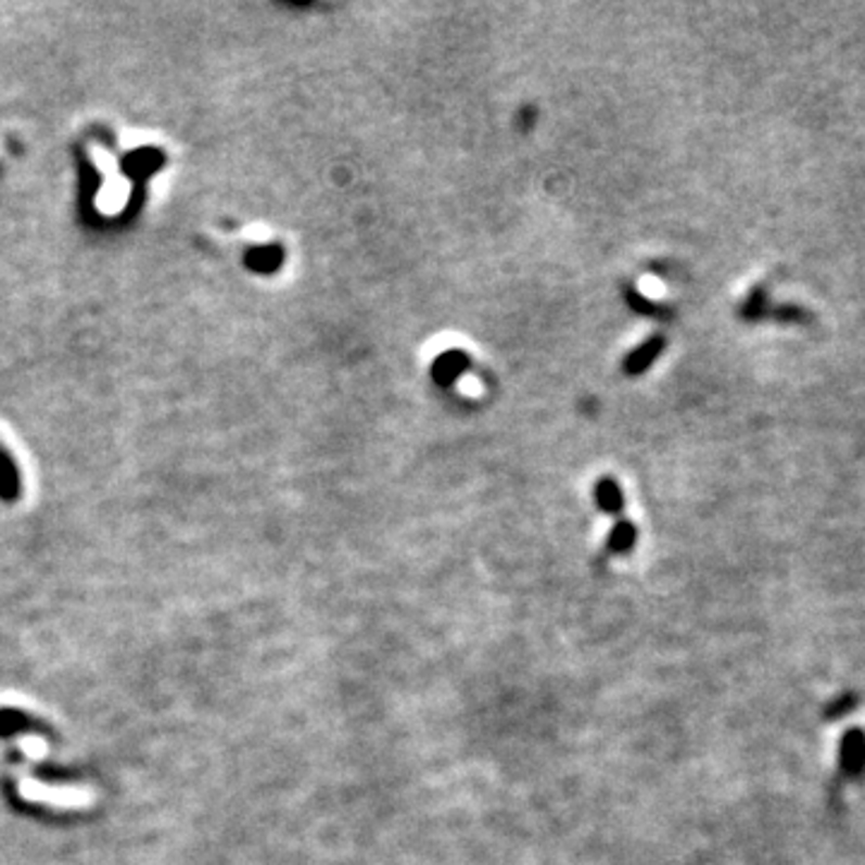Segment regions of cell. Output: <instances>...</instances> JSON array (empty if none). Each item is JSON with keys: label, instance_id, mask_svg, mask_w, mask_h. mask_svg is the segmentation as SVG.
<instances>
[{"label": "cell", "instance_id": "1", "mask_svg": "<svg viewBox=\"0 0 865 865\" xmlns=\"http://www.w3.org/2000/svg\"><path fill=\"white\" fill-rule=\"evenodd\" d=\"M469 368H471V358L467 352L449 349V352H443L441 356H435V361L431 366V378L435 385L453 387Z\"/></svg>", "mask_w": 865, "mask_h": 865}, {"label": "cell", "instance_id": "2", "mask_svg": "<svg viewBox=\"0 0 865 865\" xmlns=\"http://www.w3.org/2000/svg\"><path fill=\"white\" fill-rule=\"evenodd\" d=\"M287 260V253L279 243H267V245H255L245 253V265H249L253 272L257 275H275L282 269Z\"/></svg>", "mask_w": 865, "mask_h": 865}, {"label": "cell", "instance_id": "3", "mask_svg": "<svg viewBox=\"0 0 865 865\" xmlns=\"http://www.w3.org/2000/svg\"><path fill=\"white\" fill-rule=\"evenodd\" d=\"M661 352H664V340H661V336H651V340H647L645 344H639L637 349L625 356L623 361L625 376H643L645 370L657 361Z\"/></svg>", "mask_w": 865, "mask_h": 865}, {"label": "cell", "instance_id": "4", "mask_svg": "<svg viewBox=\"0 0 865 865\" xmlns=\"http://www.w3.org/2000/svg\"><path fill=\"white\" fill-rule=\"evenodd\" d=\"M637 544V526L625 520V517H618L613 522L609 538H606V548H603V556H625L631 554Z\"/></svg>", "mask_w": 865, "mask_h": 865}, {"label": "cell", "instance_id": "5", "mask_svg": "<svg viewBox=\"0 0 865 865\" xmlns=\"http://www.w3.org/2000/svg\"><path fill=\"white\" fill-rule=\"evenodd\" d=\"M594 503H597V508L601 512L611 517H621L625 508V498L613 476H601L597 483H594Z\"/></svg>", "mask_w": 865, "mask_h": 865}, {"label": "cell", "instance_id": "6", "mask_svg": "<svg viewBox=\"0 0 865 865\" xmlns=\"http://www.w3.org/2000/svg\"><path fill=\"white\" fill-rule=\"evenodd\" d=\"M20 734H47V724L39 718H31L17 710H0V736H20Z\"/></svg>", "mask_w": 865, "mask_h": 865}, {"label": "cell", "instance_id": "7", "mask_svg": "<svg viewBox=\"0 0 865 865\" xmlns=\"http://www.w3.org/2000/svg\"><path fill=\"white\" fill-rule=\"evenodd\" d=\"M841 762H844V769L851 774H858L865 765V736L853 728L851 734L844 736V743H841Z\"/></svg>", "mask_w": 865, "mask_h": 865}, {"label": "cell", "instance_id": "8", "mask_svg": "<svg viewBox=\"0 0 865 865\" xmlns=\"http://www.w3.org/2000/svg\"><path fill=\"white\" fill-rule=\"evenodd\" d=\"M22 493V483L17 467L13 465V457H10L3 447H0V498L5 503H15Z\"/></svg>", "mask_w": 865, "mask_h": 865}]
</instances>
